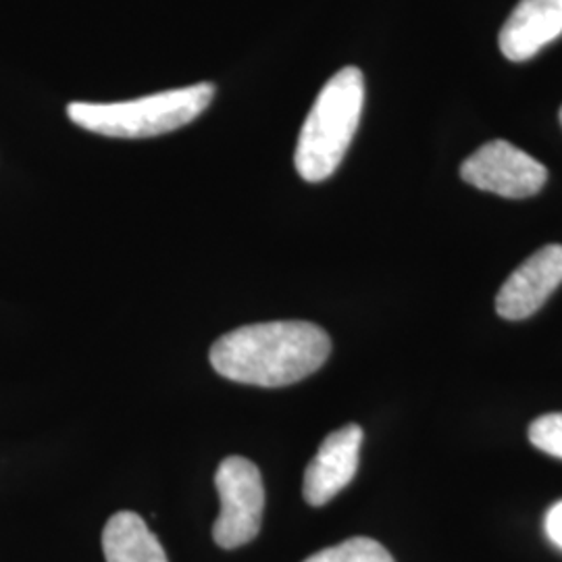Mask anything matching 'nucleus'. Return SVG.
Listing matches in <instances>:
<instances>
[{"mask_svg":"<svg viewBox=\"0 0 562 562\" xmlns=\"http://www.w3.org/2000/svg\"><path fill=\"white\" fill-rule=\"evenodd\" d=\"M329 352L331 340L315 323H255L215 341L211 364L232 382L281 387L313 375Z\"/></svg>","mask_w":562,"mask_h":562,"instance_id":"nucleus-1","label":"nucleus"},{"mask_svg":"<svg viewBox=\"0 0 562 562\" xmlns=\"http://www.w3.org/2000/svg\"><path fill=\"white\" fill-rule=\"evenodd\" d=\"M364 104L361 69L344 67L323 86L296 144V171L317 183L334 176L357 134Z\"/></svg>","mask_w":562,"mask_h":562,"instance_id":"nucleus-2","label":"nucleus"},{"mask_svg":"<svg viewBox=\"0 0 562 562\" xmlns=\"http://www.w3.org/2000/svg\"><path fill=\"white\" fill-rule=\"evenodd\" d=\"M215 86L202 81L125 102H71L67 115L76 125L109 138H153L192 123L213 102Z\"/></svg>","mask_w":562,"mask_h":562,"instance_id":"nucleus-3","label":"nucleus"},{"mask_svg":"<svg viewBox=\"0 0 562 562\" xmlns=\"http://www.w3.org/2000/svg\"><path fill=\"white\" fill-rule=\"evenodd\" d=\"M215 485L222 513L213 527V538L225 550L252 542L261 531L265 487L259 467L244 457H227L220 464Z\"/></svg>","mask_w":562,"mask_h":562,"instance_id":"nucleus-4","label":"nucleus"},{"mask_svg":"<svg viewBox=\"0 0 562 562\" xmlns=\"http://www.w3.org/2000/svg\"><path fill=\"white\" fill-rule=\"evenodd\" d=\"M461 178L504 199H529L542 190L548 169L515 144L492 140L462 162Z\"/></svg>","mask_w":562,"mask_h":562,"instance_id":"nucleus-5","label":"nucleus"},{"mask_svg":"<svg viewBox=\"0 0 562 562\" xmlns=\"http://www.w3.org/2000/svg\"><path fill=\"white\" fill-rule=\"evenodd\" d=\"M562 283V244H548L521 262L504 281L496 311L503 319L521 322L536 315Z\"/></svg>","mask_w":562,"mask_h":562,"instance_id":"nucleus-6","label":"nucleus"},{"mask_svg":"<svg viewBox=\"0 0 562 562\" xmlns=\"http://www.w3.org/2000/svg\"><path fill=\"white\" fill-rule=\"evenodd\" d=\"M361 446L362 429L355 423L329 434L304 471V501L323 506L336 498L357 475Z\"/></svg>","mask_w":562,"mask_h":562,"instance_id":"nucleus-7","label":"nucleus"},{"mask_svg":"<svg viewBox=\"0 0 562 562\" xmlns=\"http://www.w3.org/2000/svg\"><path fill=\"white\" fill-rule=\"evenodd\" d=\"M562 36V0H521L501 32V50L513 63L536 57Z\"/></svg>","mask_w":562,"mask_h":562,"instance_id":"nucleus-8","label":"nucleus"},{"mask_svg":"<svg viewBox=\"0 0 562 562\" xmlns=\"http://www.w3.org/2000/svg\"><path fill=\"white\" fill-rule=\"evenodd\" d=\"M106 562H169L157 536L136 513L113 515L102 531Z\"/></svg>","mask_w":562,"mask_h":562,"instance_id":"nucleus-9","label":"nucleus"},{"mask_svg":"<svg viewBox=\"0 0 562 562\" xmlns=\"http://www.w3.org/2000/svg\"><path fill=\"white\" fill-rule=\"evenodd\" d=\"M304 562H396L382 543L371 538H350L346 542L325 548Z\"/></svg>","mask_w":562,"mask_h":562,"instance_id":"nucleus-10","label":"nucleus"},{"mask_svg":"<svg viewBox=\"0 0 562 562\" xmlns=\"http://www.w3.org/2000/svg\"><path fill=\"white\" fill-rule=\"evenodd\" d=\"M529 442L546 454L562 459V413H550L531 423Z\"/></svg>","mask_w":562,"mask_h":562,"instance_id":"nucleus-11","label":"nucleus"},{"mask_svg":"<svg viewBox=\"0 0 562 562\" xmlns=\"http://www.w3.org/2000/svg\"><path fill=\"white\" fill-rule=\"evenodd\" d=\"M543 527H546V533H548L550 542L557 543L562 550V501L561 503L554 504V506L548 510Z\"/></svg>","mask_w":562,"mask_h":562,"instance_id":"nucleus-12","label":"nucleus"},{"mask_svg":"<svg viewBox=\"0 0 562 562\" xmlns=\"http://www.w3.org/2000/svg\"><path fill=\"white\" fill-rule=\"evenodd\" d=\"M561 123H562V109H561Z\"/></svg>","mask_w":562,"mask_h":562,"instance_id":"nucleus-13","label":"nucleus"}]
</instances>
